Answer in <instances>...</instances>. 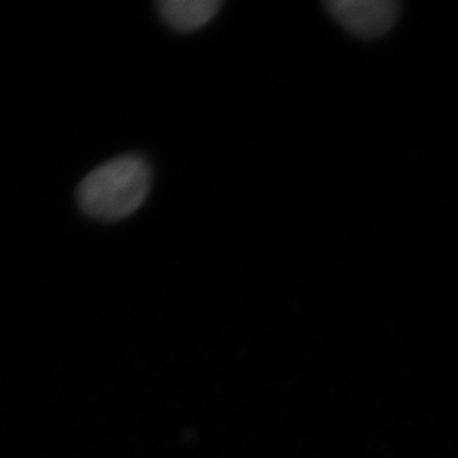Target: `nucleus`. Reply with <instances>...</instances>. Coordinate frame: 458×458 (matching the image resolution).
<instances>
[{"instance_id": "2", "label": "nucleus", "mask_w": 458, "mask_h": 458, "mask_svg": "<svg viewBox=\"0 0 458 458\" xmlns=\"http://www.w3.org/2000/svg\"><path fill=\"white\" fill-rule=\"evenodd\" d=\"M325 8L349 33L365 40L392 30L401 13L394 0H329Z\"/></svg>"}, {"instance_id": "1", "label": "nucleus", "mask_w": 458, "mask_h": 458, "mask_svg": "<svg viewBox=\"0 0 458 458\" xmlns=\"http://www.w3.org/2000/svg\"><path fill=\"white\" fill-rule=\"evenodd\" d=\"M152 187V169L143 156H117L92 169L76 191L78 205L94 220H123L134 214Z\"/></svg>"}, {"instance_id": "3", "label": "nucleus", "mask_w": 458, "mask_h": 458, "mask_svg": "<svg viewBox=\"0 0 458 458\" xmlns=\"http://www.w3.org/2000/svg\"><path fill=\"white\" fill-rule=\"evenodd\" d=\"M223 6L220 0H162L157 13L177 31H195L211 21Z\"/></svg>"}]
</instances>
